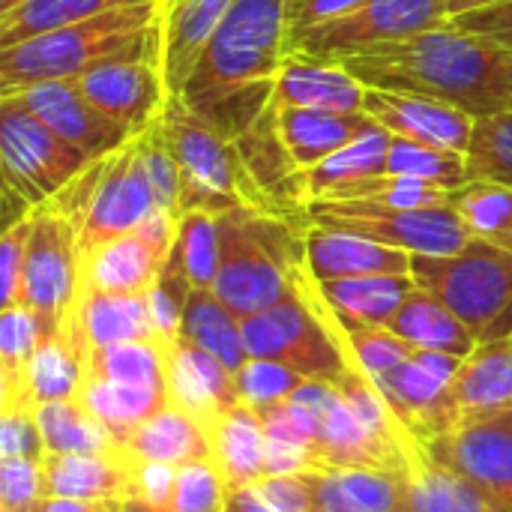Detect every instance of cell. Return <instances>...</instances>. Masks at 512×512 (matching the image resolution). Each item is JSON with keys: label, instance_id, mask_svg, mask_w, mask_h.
Wrapping results in <instances>:
<instances>
[{"label": "cell", "instance_id": "obj_1", "mask_svg": "<svg viewBox=\"0 0 512 512\" xmlns=\"http://www.w3.org/2000/svg\"><path fill=\"white\" fill-rule=\"evenodd\" d=\"M366 87L429 96L477 120L512 111V51L453 21L342 60Z\"/></svg>", "mask_w": 512, "mask_h": 512}, {"label": "cell", "instance_id": "obj_2", "mask_svg": "<svg viewBox=\"0 0 512 512\" xmlns=\"http://www.w3.org/2000/svg\"><path fill=\"white\" fill-rule=\"evenodd\" d=\"M285 54L288 0H234L180 99L234 141L273 105Z\"/></svg>", "mask_w": 512, "mask_h": 512}, {"label": "cell", "instance_id": "obj_3", "mask_svg": "<svg viewBox=\"0 0 512 512\" xmlns=\"http://www.w3.org/2000/svg\"><path fill=\"white\" fill-rule=\"evenodd\" d=\"M306 225L291 216L234 207L219 213V270L213 291L243 321L285 297H291L294 276L306 264Z\"/></svg>", "mask_w": 512, "mask_h": 512}, {"label": "cell", "instance_id": "obj_4", "mask_svg": "<svg viewBox=\"0 0 512 512\" xmlns=\"http://www.w3.org/2000/svg\"><path fill=\"white\" fill-rule=\"evenodd\" d=\"M162 45V0L117 6L96 18L0 48V93L78 78L96 63L129 57Z\"/></svg>", "mask_w": 512, "mask_h": 512}, {"label": "cell", "instance_id": "obj_5", "mask_svg": "<svg viewBox=\"0 0 512 512\" xmlns=\"http://www.w3.org/2000/svg\"><path fill=\"white\" fill-rule=\"evenodd\" d=\"M411 276L471 330L477 345L512 336V252L471 240L456 255H414Z\"/></svg>", "mask_w": 512, "mask_h": 512}, {"label": "cell", "instance_id": "obj_6", "mask_svg": "<svg viewBox=\"0 0 512 512\" xmlns=\"http://www.w3.org/2000/svg\"><path fill=\"white\" fill-rule=\"evenodd\" d=\"M294 288L297 291L282 303L243 318L246 351L249 357L276 360L300 372L303 378L336 384L339 375L351 369V360L330 327L318 279L309 273L306 264L297 270Z\"/></svg>", "mask_w": 512, "mask_h": 512}, {"label": "cell", "instance_id": "obj_7", "mask_svg": "<svg viewBox=\"0 0 512 512\" xmlns=\"http://www.w3.org/2000/svg\"><path fill=\"white\" fill-rule=\"evenodd\" d=\"M159 126L180 168V216L195 210L219 216L243 204L261 210L231 138L213 123L186 108L180 96H168Z\"/></svg>", "mask_w": 512, "mask_h": 512}, {"label": "cell", "instance_id": "obj_8", "mask_svg": "<svg viewBox=\"0 0 512 512\" xmlns=\"http://www.w3.org/2000/svg\"><path fill=\"white\" fill-rule=\"evenodd\" d=\"M93 159L63 141L18 96H0V171L3 189L30 210L48 204Z\"/></svg>", "mask_w": 512, "mask_h": 512}, {"label": "cell", "instance_id": "obj_9", "mask_svg": "<svg viewBox=\"0 0 512 512\" xmlns=\"http://www.w3.org/2000/svg\"><path fill=\"white\" fill-rule=\"evenodd\" d=\"M81 294V249L78 228L57 213L51 204L33 210L24 279H21V306H27L39 327L42 339L57 336Z\"/></svg>", "mask_w": 512, "mask_h": 512}, {"label": "cell", "instance_id": "obj_10", "mask_svg": "<svg viewBox=\"0 0 512 512\" xmlns=\"http://www.w3.org/2000/svg\"><path fill=\"white\" fill-rule=\"evenodd\" d=\"M450 21L447 0H366L363 6L288 36V54L345 60Z\"/></svg>", "mask_w": 512, "mask_h": 512}, {"label": "cell", "instance_id": "obj_11", "mask_svg": "<svg viewBox=\"0 0 512 512\" xmlns=\"http://www.w3.org/2000/svg\"><path fill=\"white\" fill-rule=\"evenodd\" d=\"M306 219L387 243L411 255H456L474 240L453 204L414 210H357L336 201H312L306 207Z\"/></svg>", "mask_w": 512, "mask_h": 512}, {"label": "cell", "instance_id": "obj_12", "mask_svg": "<svg viewBox=\"0 0 512 512\" xmlns=\"http://www.w3.org/2000/svg\"><path fill=\"white\" fill-rule=\"evenodd\" d=\"M180 219V213L159 210L138 228L87 252L81 258V291L147 294L171 258Z\"/></svg>", "mask_w": 512, "mask_h": 512}, {"label": "cell", "instance_id": "obj_13", "mask_svg": "<svg viewBox=\"0 0 512 512\" xmlns=\"http://www.w3.org/2000/svg\"><path fill=\"white\" fill-rule=\"evenodd\" d=\"M72 81L102 114L126 126L132 138L159 120L171 96L162 72V45L129 57H111Z\"/></svg>", "mask_w": 512, "mask_h": 512}, {"label": "cell", "instance_id": "obj_14", "mask_svg": "<svg viewBox=\"0 0 512 512\" xmlns=\"http://www.w3.org/2000/svg\"><path fill=\"white\" fill-rule=\"evenodd\" d=\"M153 213H159V201H156L147 171L138 159L135 141L129 138L120 150L108 153L102 162L99 183H96L93 198L78 225L81 258L87 252H93L96 246L138 228Z\"/></svg>", "mask_w": 512, "mask_h": 512}, {"label": "cell", "instance_id": "obj_15", "mask_svg": "<svg viewBox=\"0 0 512 512\" xmlns=\"http://www.w3.org/2000/svg\"><path fill=\"white\" fill-rule=\"evenodd\" d=\"M420 450L441 468L512 504V408L465 420L429 441H420Z\"/></svg>", "mask_w": 512, "mask_h": 512}, {"label": "cell", "instance_id": "obj_16", "mask_svg": "<svg viewBox=\"0 0 512 512\" xmlns=\"http://www.w3.org/2000/svg\"><path fill=\"white\" fill-rule=\"evenodd\" d=\"M9 93L18 96L42 123H48L63 141L75 144L90 159H102V156L120 150L132 138V132L126 126H120L117 120H111L108 114H102L78 90V84L72 78L39 81V84H27V87L9 90Z\"/></svg>", "mask_w": 512, "mask_h": 512}, {"label": "cell", "instance_id": "obj_17", "mask_svg": "<svg viewBox=\"0 0 512 512\" xmlns=\"http://www.w3.org/2000/svg\"><path fill=\"white\" fill-rule=\"evenodd\" d=\"M363 114L378 126H384L387 132H393L396 138H408L453 153H468L477 126V117H471L456 105L429 96H414V93L378 90V87H366Z\"/></svg>", "mask_w": 512, "mask_h": 512}, {"label": "cell", "instance_id": "obj_18", "mask_svg": "<svg viewBox=\"0 0 512 512\" xmlns=\"http://www.w3.org/2000/svg\"><path fill=\"white\" fill-rule=\"evenodd\" d=\"M303 240H306V267L318 282L354 279V276H408L414 261L411 252L315 222L306 225Z\"/></svg>", "mask_w": 512, "mask_h": 512}, {"label": "cell", "instance_id": "obj_19", "mask_svg": "<svg viewBox=\"0 0 512 512\" xmlns=\"http://www.w3.org/2000/svg\"><path fill=\"white\" fill-rule=\"evenodd\" d=\"M165 390L171 405L183 408L204 426L228 408L240 405L234 372L222 360H216L213 354L186 339L168 345Z\"/></svg>", "mask_w": 512, "mask_h": 512}, {"label": "cell", "instance_id": "obj_20", "mask_svg": "<svg viewBox=\"0 0 512 512\" xmlns=\"http://www.w3.org/2000/svg\"><path fill=\"white\" fill-rule=\"evenodd\" d=\"M45 498L75 501H132L135 498V462L126 450L117 453H45L42 459Z\"/></svg>", "mask_w": 512, "mask_h": 512}, {"label": "cell", "instance_id": "obj_21", "mask_svg": "<svg viewBox=\"0 0 512 512\" xmlns=\"http://www.w3.org/2000/svg\"><path fill=\"white\" fill-rule=\"evenodd\" d=\"M366 84L345 69L342 60H315L285 54L276 75V108H321V111H363Z\"/></svg>", "mask_w": 512, "mask_h": 512}, {"label": "cell", "instance_id": "obj_22", "mask_svg": "<svg viewBox=\"0 0 512 512\" xmlns=\"http://www.w3.org/2000/svg\"><path fill=\"white\" fill-rule=\"evenodd\" d=\"M405 512H512V504L441 468L414 447L396 471Z\"/></svg>", "mask_w": 512, "mask_h": 512}, {"label": "cell", "instance_id": "obj_23", "mask_svg": "<svg viewBox=\"0 0 512 512\" xmlns=\"http://www.w3.org/2000/svg\"><path fill=\"white\" fill-rule=\"evenodd\" d=\"M512 408V336L477 345L450 384L453 426ZM450 426V429H453Z\"/></svg>", "mask_w": 512, "mask_h": 512}, {"label": "cell", "instance_id": "obj_24", "mask_svg": "<svg viewBox=\"0 0 512 512\" xmlns=\"http://www.w3.org/2000/svg\"><path fill=\"white\" fill-rule=\"evenodd\" d=\"M231 6L234 0H162V72L171 96H180Z\"/></svg>", "mask_w": 512, "mask_h": 512}, {"label": "cell", "instance_id": "obj_25", "mask_svg": "<svg viewBox=\"0 0 512 512\" xmlns=\"http://www.w3.org/2000/svg\"><path fill=\"white\" fill-rule=\"evenodd\" d=\"M87 351L117 345V342H138V339H159L153 330L147 294H102V291H81L66 324Z\"/></svg>", "mask_w": 512, "mask_h": 512}, {"label": "cell", "instance_id": "obj_26", "mask_svg": "<svg viewBox=\"0 0 512 512\" xmlns=\"http://www.w3.org/2000/svg\"><path fill=\"white\" fill-rule=\"evenodd\" d=\"M213 462L225 474L231 492L246 489L267 477V432L255 408L234 405L207 423Z\"/></svg>", "mask_w": 512, "mask_h": 512}, {"label": "cell", "instance_id": "obj_27", "mask_svg": "<svg viewBox=\"0 0 512 512\" xmlns=\"http://www.w3.org/2000/svg\"><path fill=\"white\" fill-rule=\"evenodd\" d=\"M276 126L294 165L306 171L363 135L372 120L363 111L348 114L321 108H276Z\"/></svg>", "mask_w": 512, "mask_h": 512}, {"label": "cell", "instance_id": "obj_28", "mask_svg": "<svg viewBox=\"0 0 512 512\" xmlns=\"http://www.w3.org/2000/svg\"><path fill=\"white\" fill-rule=\"evenodd\" d=\"M318 414H321V444H318L321 471H333V468H381V471H399L402 468L405 456L390 453L357 420V414L351 411V405L345 402V396L339 393V387H336V393L330 396V402Z\"/></svg>", "mask_w": 512, "mask_h": 512}, {"label": "cell", "instance_id": "obj_29", "mask_svg": "<svg viewBox=\"0 0 512 512\" xmlns=\"http://www.w3.org/2000/svg\"><path fill=\"white\" fill-rule=\"evenodd\" d=\"M123 450L132 462H153L171 468L198 459H213L207 426L171 402H165L153 417H147Z\"/></svg>", "mask_w": 512, "mask_h": 512}, {"label": "cell", "instance_id": "obj_30", "mask_svg": "<svg viewBox=\"0 0 512 512\" xmlns=\"http://www.w3.org/2000/svg\"><path fill=\"white\" fill-rule=\"evenodd\" d=\"M417 288L414 276H354L318 282L324 303L348 327H387L408 294Z\"/></svg>", "mask_w": 512, "mask_h": 512}, {"label": "cell", "instance_id": "obj_31", "mask_svg": "<svg viewBox=\"0 0 512 512\" xmlns=\"http://www.w3.org/2000/svg\"><path fill=\"white\" fill-rule=\"evenodd\" d=\"M390 144H393V132H387L384 126H378L372 120V126L363 135H357L351 144H345L342 150H336L333 156H327L315 168L300 171V201H303V207L333 195L339 186H348V183L363 180V177L384 174Z\"/></svg>", "mask_w": 512, "mask_h": 512}, {"label": "cell", "instance_id": "obj_32", "mask_svg": "<svg viewBox=\"0 0 512 512\" xmlns=\"http://www.w3.org/2000/svg\"><path fill=\"white\" fill-rule=\"evenodd\" d=\"M318 512H405L396 471L333 468L312 471Z\"/></svg>", "mask_w": 512, "mask_h": 512}, {"label": "cell", "instance_id": "obj_33", "mask_svg": "<svg viewBox=\"0 0 512 512\" xmlns=\"http://www.w3.org/2000/svg\"><path fill=\"white\" fill-rule=\"evenodd\" d=\"M387 327L414 348L447 351L456 357H468L477 348V339L456 318V312H450L435 294H429L420 285L408 294V300L399 306Z\"/></svg>", "mask_w": 512, "mask_h": 512}, {"label": "cell", "instance_id": "obj_34", "mask_svg": "<svg viewBox=\"0 0 512 512\" xmlns=\"http://www.w3.org/2000/svg\"><path fill=\"white\" fill-rule=\"evenodd\" d=\"M87 378V348L72 333L60 330L39 342L27 375H24V396L27 405L36 408L42 402L78 399Z\"/></svg>", "mask_w": 512, "mask_h": 512}, {"label": "cell", "instance_id": "obj_35", "mask_svg": "<svg viewBox=\"0 0 512 512\" xmlns=\"http://www.w3.org/2000/svg\"><path fill=\"white\" fill-rule=\"evenodd\" d=\"M78 399L93 411V417L105 426L114 444L126 447L135 429L168 402V390L147 387V384H120V381L87 375Z\"/></svg>", "mask_w": 512, "mask_h": 512}, {"label": "cell", "instance_id": "obj_36", "mask_svg": "<svg viewBox=\"0 0 512 512\" xmlns=\"http://www.w3.org/2000/svg\"><path fill=\"white\" fill-rule=\"evenodd\" d=\"M180 339L204 348L216 360H222L231 372H240L249 360L243 321L216 297L213 288H192L183 312Z\"/></svg>", "mask_w": 512, "mask_h": 512}, {"label": "cell", "instance_id": "obj_37", "mask_svg": "<svg viewBox=\"0 0 512 512\" xmlns=\"http://www.w3.org/2000/svg\"><path fill=\"white\" fill-rule=\"evenodd\" d=\"M36 423L42 429L45 453L72 456V453H117L123 447L105 432V426L93 417V411L81 399L42 402L33 408Z\"/></svg>", "mask_w": 512, "mask_h": 512}, {"label": "cell", "instance_id": "obj_38", "mask_svg": "<svg viewBox=\"0 0 512 512\" xmlns=\"http://www.w3.org/2000/svg\"><path fill=\"white\" fill-rule=\"evenodd\" d=\"M129 3H144V0H18L9 12L0 15V48L96 18L102 12Z\"/></svg>", "mask_w": 512, "mask_h": 512}, {"label": "cell", "instance_id": "obj_39", "mask_svg": "<svg viewBox=\"0 0 512 512\" xmlns=\"http://www.w3.org/2000/svg\"><path fill=\"white\" fill-rule=\"evenodd\" d=\"M450 192L438 183L402 177V174H375L354 180L348 186H339L333 195L321 201H336L357 210H414V207H435L450 204Z\"/></svg>", "mask_w": 512, "mask_h": 512}, {"label": "cell", "instance_id": "obj_40", "mask_svg": "<svg viewBox=\"0 0 512 512\" xmlns=\"http://www.w3.org/2000/svg\"><path fill=\"white\" fill-rule=\"evenodd\" d=\"M42 342V327L27 306H6L0 312V402L3 411L30 408L24 396L27 366Z\"/></svg>", "mask_w": 512, "mask_h": 512}, {"label": "cell", "instance_id": "obj_41", "mask_svg": "<svg viewBox=\"0 0 512 512\" xmlns=\"http://www.w3.org/2000/svg\"><path fill=\"white\" fill-rule=\"evenodd\" d=\"M450 204L468 225L471 237L512 252V186L468 180L450 192Z\"/></svg>", "mask_w": 512, "mask_h": 512}, {"label": "cell", "instance_id": "obj_42", "mask_svg": "<svg viewBox=\"0 0 512 512\" xmlns=\"http://www.w3.org/2000/svg\"><path fill=\"white\" fill-rule=\"evenodd\" d=\"M165 360H168V345L162 339L117 342L87 351V375L120 381V384L165 387Z\"/></svg>", "mask_w": 512, "mask_h": 512}, {"label": "cell", "instance_id": "obj_43", "mask_svg": "<svg viewBox=\"0 0 512 512\" xmlns=\"http://www.w3.org/2000/svg\"><path fill=\"white\" fill-rule=\"evenodd\" d=\"M171 264L192 282V288H213L219 270V216L204 210L183 213Z\"/></svg>", "mask_w": 512, "mask_h": 512}, {"label": "cell", "instance_id": "obj_44", "mask_svg": "<svg viewBox=\"0 0 512 512\" xmlns=\"http://www.w3.org/2000/svg\"><path fill=\"white\" fill-rule=\"evenodd\" d=\"M384 174L417 177V180L438 183L444 189H459L471 180L468 177V153H453V150L417 144L408 138H396V135H393V144H390V153L384 162Z\"/></svg>", "mask_w": 512, "mask_h": 512}, {"label": "cell", "instance_id": "obj_45", "mask_svg": "<svg viewBox=\"0 0 512 512\" xmlns=\"http://www.w3.org/2000/svg\"><path fill=\"white\" fill-rule=\"evenodd\" d=\"M468 177L512 186V111L477 120L468 147Z\"/></svg>", "mask_w": 512, "mask_h": 512}, {"label": "cell", "instance_id": "obj_46", "mask_svg": "<svg viewBox=\"0 0 512 512\" xmlns=\"http://www.w3.org/2000/svg\"><path fill=\"white\" fill-rule=\"evenodd\" d=\"M231 486L213 459H198L177 468L171 512H225Z\"/></svg>", "mask_w": 512, "mask_h": 512}, {"label": "cell", "instance_id": "obj_47", "mask_svg": "<svg viewBox=\"0 0 512 512\" xmlns=\"http://www.w3.org/2000/svg\"><path fill=\"white\" fill-rule=\"evenodd\" d=\"M234 381H237L240 402L258 411V408H267V405H276V402L291 399L306 378L300 372L276 363V360L249 357L243 363V369L234 372Z\"/></svg>", "mask_w": 512, "mask_h": 512}, {"label": "cell", "instance_id": "obj_48", "mask_svg": "<svg viewBox=\"0 0 512 512\" xmlns=\"http://www.w3.org/2000/svg\"><path fill=\"white\" fill-rule=\"evenodd\" d=\"M255 501L267 512H318L315 477L306 474H270L249 486Z\"/></svg>", "mask_w": 512, "mask_h": 512}, {"label": "cell", "instance_id": "obj_49", "mask_svg": "<svg viewBox=\"0 0 512 512\" xmlns=\"http://www.w3.org/2000/svg\"><path fill=\"white\" fill-rule=\"evenodd\" d=\"M42 498V462L0 459V512H33Z\"/></svg>", "mask_w": 512, "mask_h": 512}, {"label": "cell", "instance_id": "obj_50", "mask_svg": "<svg viewBox=\"0 0 512 512\" xmlns=\"http://www.w3.org/2000/svg\"><path fill=\"white\" fill-rule=\"evenodd\" d=\"M33 210L18 216L12 225H6L3 240H0V306L3 309L21 306V279H24V258H27Z\"/></svg>", "mask_w": 512, "mask_h": 512}, {"label": "cell", "instance_id": "obj_51", "mask_svg": "<svg viewBox=\"0 0 512 512\" xmlns=\"http://www.w3.org/2000/svg\"><path fill=\"white\" fill-rule=\"evenodd\" d=\"M0 459H45V441L33 408L0 411Z\"/></svg>", "mask_w": 512, "mask_h": 512}, {"label": "cell", "instance_id": "obj_52", "mask_svg": "<svg viewBox=\"0 0 512 512\" xmlns=\"http://www.w3.org/2000/svg\"><path fill=\"white\" fill-rule=\"evenodd\" d=\"M459 30L465 33H474V36H483L501 48H510L512 51V0L507 3H495V6H483V9H471V12H462V15H453L450 18Z\"/></svg>", "mask_w": 512, "mask_h": 512}, {"label": "cell", "instance_id": "obj_53", "mask_svg": "<svg viewBox=\"0 0 512 512\" xmlns=\"http://www.w3.org/2000/svg\"><path fill=\"white\" fill-rule=\"evenodd\" d=\"M177 468L171 465H153V462H135V501H144L147 507L168 510L174 495Z\"/></svg>", "mask_w": 512, "mask_h": 512}, {"label": "cell", "instance_id": "obj_54", "mask_svg": "<svg viewBox=\"0 0 512 512\" xmlns=\"http://www.w3.org/2000/svg\"><path fill=\"white\" fill-rule=\"evenodd\" d=\"M366 0H288V36L348 15L351 9L363 6Z\"/></svg>", "mask_w": 512, "mask_h": 512}, {"label": "cell", "instance_id": "obj_55", "mask_svg": "<svg viewBox=\"0 0 512 512\" xmlns=\"http://www.w3.org/2000/svg\"><path fill=\"white\" fill-rule=\"evenodd\" d=\"M126 501H75V498H42L33 512H123Z\"/></svg>", "mask_w": 512, "mask_h": 512}, {"label": "cell", "instance_id": "obj_56", "mask_svg": "<svg viewBox=\"0 0 512 512\" xmlns=\"http://www.w3.org/2000/svg\"><path fill=\"white\" fill-rule=\"evenodd\" d=\"M225 512H267V510H264V507L255 501L252 489L246 486V489H237V492H231Z\"/></svg>", "mask_w": 512, "mask_h": 512}, {"label": "cell", "instance_id": "obj_57", "mask_svg": "<svg viewBox=\"0 0 512 512\" xmlns=\"http://www.w3.org/2000/svg\"><path fill=\"white\" fill-rule=\"evenodd\" d=\"M495 3H507V0H447V6H450V18H453V15H462V12H471V9L495 6Z\"/></svg>", "mask_w": 512, "mask_h": 512}, {"label": "cell", "instance_id": "obj_58", "mask_svg": "<svg viewBox=\"0 0 512 512\" xmlns=\"http://www.w3.org/2000/svg\"><path fill=\"white\" fill-rule=\"evenodd\" d=\"M123 512H171V510H156V507H147L144 501H135V498H132V501H126V504H123Z\"/></svg>", "mask_w": 512, "mask_h": 512}, {"label": "cell", "instance_id": "obj_59", "mask_svg": "<svg viewBox=\"0 0 512 512\" xmlns=\"http://www.w3.org/2000/svg\"><path fill=\"white\" fill-rule=\"evenodd\" d=\"M15 3H18V0H0V15H3V12H9Z\"/></svg>", "mask_w": 512, "mask_h": 512}]
</instances>
